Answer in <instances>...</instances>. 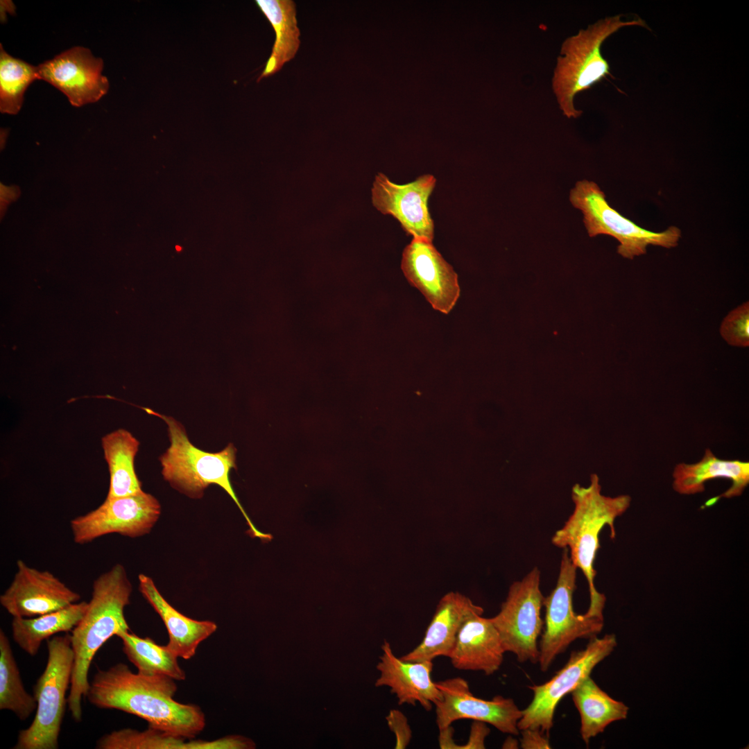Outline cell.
Here are the masks:
<instances>
[{
  "label": "cell",
  "mask_w": 749,
  "mask_h": 749,
  "mask_svg": "<svg viewBox=\"0 0 749 749\" xmlns=\"http://www.w3.org/2000/svg\"><path fill=\"white\" fill-rule=\"evenodd\" d=\"M589 639L584 649L571 653L565 665L549 680L528 687L533 696L531 703L522 710L517 722L519 731L538 729L549 734L553 725L556 709L562 698L590 675L594 668L610 655L617 644L614 634Z\"/></svg>",
  "instance_id": "10"
},
{
  "label": "cell",
  "mask_w": 749,
  "mask_h": 749,
  "mask_svg": "<svg viewBox=\"0 0 749 749\" xmlns=\"http://www.w3.org/2000/svg\"><path fill=\"white\" fill-rule=\"evenodd\" d=\"M439 746L442 749H452L456 748L457 745L453 739L454 730L451 725L439 730Z\"/></svg>",
  "instance_id": "34"
},
{
  "label": "cell",
  "mask_w": 749,
  "mask_h": 749,
  "mask_svg": "<svg viewBox=\"0 0 749 749\" xmlns=\"http://www.w3.org/2000/svg\"><path fill=\"white\" fill-rule=\"evenodd\" d=\"M175 248H176V250H177L178 251H180V250H181V249H182V248H181V247H180V246H176Z\"/></svg>",
  "instance_id": "36"
},
{
  "label": "cell",
  "mask_w": 749,
  "mask_h": 749,
  "mask_svg": "<svg viewBox=\"0 0 749 749\" xmlns=\"http://www.w3.org/2000/svg\"><path fill=\"white\" fill-rule=\"evenodd\" d=\"M169 734L150 728L144 731L122 729L102 736L97 741L98 749H197V740Z\"/></svg>",
  "instance_id": "29"
},
{
  "label": "cell",
  "mask_w": 749,
  "mask_h": 749,
  "mask_svg": "<svg viewBox=\"0 0 749 749\" xmlns=\"http://www.w3.org/2000/svg\"><path fill=\"white\" fill-rule=\"evenodd\" d=\"M175 680L164 675L133 673L124 663L98 670L86 695L102 709H115L146 721L148 726L169 734L191 739L205 726V716L193 704H182L173 696Z\"/></svg>",
  "instance_id": "1"
},
{
  "label": "cell",
  "mask_w": 749,
  "mask_h": 749,
  "mask_svg": "<svg viewBox=\"0 0 749 749\" xmlns=\"http://www.w3.org/2000/svg\"><path fill=\"white\" fill-rule=\"evenodd\" d=\"M436 182L433 175L427 174L413 182L398 184L379 173L373 182L372 202L383 214L397 219L403 230L413 239L432 242L434 223L428 201Z\"/></svg>",
  "instance_id": "13"
},
{
  "label": "cell",
  "mask_w": 749,
  "mask_h": 749,
  "mask_svg": "<svg viewBox=\"0 0 749 749\" xmlns=\"http://www.w3.org/2000/svg\"><path fill=\"white\" fill-rule=\"evenodd\" d=\"M48 658L34 686L36 714L31 725L19 732L15 749H57L64 715L66 692L71 685L74 652L70 635L46 639Z\"/></svg>",
  "instance_id": "6"
},
{
  "label": "cell",
  "mask_w": 749,
  "mask_h": 749,
  "mask_svg": "<svg viewBox=\"0 0 749 749\" xmlns=\"http://www.w3.org/2000/svg\"><path fill=\"white\" fill-rule=\"evenodd\" d=\"M483 609L467 596L450 592L439 601L422 642L400 658L411 662H433L439 656L449 657L458 633L470 617L483 613Z\"/></svg>",
  "instance_id": "17"
},
{
  "label": "cell",
  "mask_w": 749,
  "mask_h": 749,
  "mask_svg": "<svg viewBox=\"0 0 749 749\" xmlns=\"http://www.w3.org/2000/svg\"><path fill=\"white\" fill-rule=\"evenodd\" d=\"M401 268L435 310L445 314L451 311L460 296L458 275L432 242L413 239L404 249Z\"/></svg>",
  "instance_id": "16"
},
{
  "label": "cell",
  "mask_w": 749,
  "mask_h": 749,
  "mask_svg": "<svg viewBox=\"0 0 749 749\" xmlns=\"http://www.w3.org/2000/svg\"><path fill=\"white\" fill-rule=\"evenodd\" d=\"M160 513L158 500L144 490L125 497L106 498L96 509L70 521L73 540L76 544H85L112 533L140 537L150 533Z\"/></svg>",
  "instance_id": "11"
},
{
  "label": "cell",
  "mask_w": 749,
  "mask_h": 749,
  "mask_svg": "<svg viewBox=\"0 0 749 749\" xmlns=\"http://www.w3.org/2000/svg\"><path fill=\"white\" fill-rule=\"evenodd\" d=\"M518 744L517 740L512 737H508L504 741L502 748H517Z\"/></svg>",
  "instance_id": "35"
},
{
  "label": "cell",
  "mask_w": 749,
  "mask_h": 749,
  "mask_svg": "<svg viewBox=\"0 0 749 749\" xmlns=\"http://www.w3.org/2000/svg\"><path fill=\"white\" fill-rule=\"evenodd\" d=\"M621 17L600 19L562 42L553 71L552 89L560 110L567 118L576 119L582 114L574 106L576 95L610 75L609 64L601 54L603 42L623 27L645 26L642 19L624 21Z\"/></svg>",
  "instance_id": "4"
},
{
  "label": "cell",
  "mask_w": 749,
  "mask_h": 749,
  "mask_svg": "<svg viewBox=\"0 0 749 749\" xmlns=\"http://www.w3.org/2000/svg\"><path fill=\"white\" fill-rule=\"evenodd\" d=\"M39 80L37 67L8 54L0 47V110L17 114L21 107L24 94L34 80Z\"/></svg>",
  "instance_id": "28"
},
{
  "label": "cell",
  "mask_w": 749,
  "mask_h": 749,
  "mask_svg": "<svg viewBox=\"0 0 749 749\" xmlns=\"http://www.w3.org/2000/svg\"><path fill=\"white\" fill-rule=\"evenodd\" d=\"M727 479L732 485L724 493L710 499L705 506L714 504L721 497L732 498L742 494L749 483V463L739 460L717 458L709 449L703 457L693 464L679 463L673 472V490L680 494L691 495L705 490V483L714 479Z\"/></svg>",
  "instance_id": "20"
},
{
  "label": "cell",
  "mask_w": 749,
  "mask_h": 749,
  "mask_svg": "<svg viewBox=\"0 0 749 749\" xmlns=\"http://www.w3.org/2000/svg\"><path fill=\"white\" fill-rule=\"evenodd\" d=\"M132 591L125 568L116 564L94 580L85 613L71 630L74 657L67 703L76 722L82 719V698L89 689L88 672L94 655L110 637L130 630L124 609Z\"/></svg>",
  "instance_id": "2"
},
{
  "label": "cell",
  "mask_w": 749,
  "mask_h": 749,
  "mask_svg": "<svg viewBox=\"0 0 749 749\" xmlns=\"http://www.w3.org/2000/svg\"><path fill=\"white\" fill-rule=\"evenodd\" d=\"M723 338L732 346L749 345V303L746 302L732 310L723 318L720 329Z\"/></svg>",
  "instance_id": "30"
},
{
  "label": "cell",
  "mask_w": 749,
  "mask_h": 749,
  "mask_svg": "<svg viewBox=\"0 0 749 749\" xmlns=\"http://www.w3.org/2000/svg\"><path fill=\"white\" fill-rule=\"evenodd\" d=\"M383 655L377 669L380 677L376 687L388 686L398 699V704L415 705L419 703L427 711L432 703L442 698V694L431 677L433 662L405 661L396 657L390 643L384 641Z\"/></svg>",
  "instance_id": "18"
},
{
  "label": "cell",
  "mask_w": 749,
  "mask_h": 749,
  "mask_svg": "<svg viewBox=\"0 0 749 749\" xmlns=\"http://www.w3.org/2000/svg\"><path fill=\"white\" fill-rule=\"evenodd\" d=\"M540 571L534 567L510 587L497 615L490 618L506 652L519 662L538 661L537 639L544 621L541 609L544 597L540 590Z\"/></svg>",
  "instance_id": "9"
},
{
  "label": "cell",
  "mask_w": 749,
  "mask_h": 749,
  "mask_svg": "<svg viewBox=\"0 0 749 749\" xmlns=\"http://www.w3.org/2000/svg\"><path fill=\"white\" fill-rule=\"evenodd\" d=\"M574 509L564 526L551 538L557 547L567 548L571 562L580 569L587 581L589 605L604 608L605 596L599 592L594 585L596 574L594 563L600 548L599 535L605 526L610 531V537H615L614 521L629 508L631 498L621 494L605 496L601 492L599 476L591 475L587 487L575 485L571 491Z\"/></svg>",
  "instance_id": "3"
},
{
  "label": "cell",
  "mask_w": 749,
  "mask_h": 749,
  "mask_svg": "<svg viewBox=\"0 0 749 749\" xmlns=\"http://www.w3.org/2000/svg\"><path fill=\"white\" fill-rule=\"evenodd\" d=\"M520 746L524 749H549V734L538 729L527 728L521 730Z\"/></svg>",
  "instance_id": "32"
},
{
  "label": "cell",
  "mask_w": 749,
  "mask_h": 749,
  "mask_svg": "<svg viewBox=\"0 0 749 749\" xmlns=\"http://www.w3.org/2000/svg\"><path fill=\"white\" fill-rule=\"evenodd\" d=\"M506 653L490 618L476 614L461 626L448 657L454 668L492 675L498 671Z\"/></svg>",
  "instance_id": "19"
},
{
  "label": "cell",
  "mask_w": 749,
  "mask_h": 749,
  "mask_svg": "<svg viewBox=\"0 0 749 749\" xmlns=\"http://www.w3.org/2000/svg\"><path fill=\"white\" fill-rule=\"evenodd\" d=\"M570 694L580 714V732L587 745L592 738L603 732L610 723L627 717L628 707L610 697L590 675Z\"/></svg>",
  "instance_id": "22"
},
{
  "label": "cell",
  "mask_w": 749,
  "mask_h": 749,
  "mask_svg": "<svg viewBox=\"0 0 749 749\" xmlns=\"http://www.w3.org/2000/svg\"><path fill=\"white\" fill-rule=\"evenodd\" d=\"M571 205L580 209L590 237L605 234L619 242L617 252L624 258L645 255L649 245L665 248H675L681 237L680 230L670 226L656 232L642 228L610 206L603 191L593 181H578L570 191Z\"/></svg>",
  "instance_id": "8"
},
{
  "label": "cell",
  "mask_w": 749,
  "mask_h": 749,
  "mask_svg": "<svg viewBox=\"0 0 749 749\" xmlns=\"http://www.w3.org/2000/svg\"><path fill=\"white\" fill-rule=\"evenodd\" d=\"M138 578L140 592L166 628L169 639L166 647L178 657L189 660L193 657L198 645L216 630V624L183 615L165 600L152 578L142 574Z\"/></svg>",
  "instance_id": "21"
},
{
  "label": "cell",
  "mask_w": 749,
  "mask_h": 749,
  "mask_svg": "<svg viewBox=\"0 0 749 749\" xmlns=\"http://www.w3.org/2000/svg\"><path fill=\"white\" fill-rule=\"evenodd\" d=\"M80 595L49 571L17 561V571L0 596L1 606L13 617H34L77 603Z\"/></svg>",
  "instance_id": "15"
},
{
  "label": "cell",
  "mask_w": 749,
  "mask_h": 749,
  "mask_svg": "<svg viewBox=\"0 0 749 749\" xmlns=\"http://www.w3.org/2000/svg\"><path fill=\"white\" fill-rule=\"evenodd\" d=\"M388 725L396 737L395 748H406L409 744L412 732L406 716L399 710L391 709L386 717Z\"/></svg>",
  "instance_id": "31"
},
{
  "label": "cell",
  "mask_w": 749,
  "mask_h": 749,
  "mask_svg": "<svg viewBox=\"0 0 749 749\" xmlns=\"http://www.w3.org/2000/svg\"><path fill=\"white\" fill-rule=\"evenodd\" d=\"M442 698L434 703L438 730L451 725L460 719H472L490 724L503 733L518 735L517 722L522 715L510 698L494 696L492 700L476 697L468 682L454 678L436 682Z\"/></svg>",
  "instance_id": "12"
},
{
  "label": "cell",
  "mask_w": 749,
  "mask_h": 749,
  "mask_svg": "<svg viewBox=\"0 0 749 749\" xmlns=\"http://www.w3.org/2000/svg\"><path fill=\"white\" fill-rule=\"evenodd\" d=\"M489 733L490 730L485 723L474 721L468 741L464 745H457L456 749L485 748V739Z\"/></svg>",
  "instance_id": "33"
},
{
  "label": "cell",
  "mask_w": 749,
  "mask_h": 749,
  "mask_svg": "<svg viewBox=\"0 0 749 749\" xmlns=\"http://www.w3.org/2000/svg\"><path fill=\"white\" fill-rule=\"evenodd\" d=\"M118 637L123 642V651L138 673L148 676L164 675L175 680H184V671L178 662V657L166 646H160L150 637L141 638L129 631Z\"/></svg>",
  "instance_id": "26"
},
{
  "label": "cell",
  "mask_w": 749,
  "mask_h": 749,
  "mask_svg": "<svg viewBox=\"0 0 749 749\" xmlns=\"http://www.w3.org/2000/svg\"><path fill=\"white\" fill-rule=\"evenodd\" d=\"M256 3L268 19L275 33L271 54L257 81L279 71L293 59L300 44V30L296 9L291 0H257Z\"/></svg>",
  "instance_id": "25"
},
{
  "label": "cell",
  "mask_w": 749,
  "mask_h": 749,
  "mask_svg": "<svg viewBox=\"0 0 749 749\" xmlns=\"http://www.w3.org/2000/svg\"><path fill=\"white\" fill-rule=\"evenodd\" d=\"M37 708L34 696L23 685L10 643L0 630V709L12 711L21 721Z\"/></svg>",
  "instance_id": "27"
},
{
  "label": "cell",
  "mask_w": 749,
  "mask_h": 749,
  "mask_svg": "<svg viewBox=\"0 0 749 749\" xmlns=\"http://www.w3.org/2000/svg\"><path fill=\"white\" fill-rule=\"evenodd\" d=\"M87 608V602L80 601L34 617H13L12 638L22 650L34 656L44 640L59 632L71 631L83 617Z\"/></svg>",
  "instance_id": "24"
},
{
  "label": "cell",
  "mask_w": 749,
  "mask_h": 749,
  "mask_svg": "<svg viewBox=\"0 0 749 749\" xmlns=\"http://www.w3.org/2000/svg\"><path fill=\"white\" fill-rule=\"evenodd\" d=\"M577 569L568 549L564 548L556 585L543 601L545 628L539 643L537 661L542 671H546L556 657L574 641L591 639L603 629L602 613L587 609L585 613L578 614L574 610Z\"/></svg>",
  "instance_id": "7"
},
{
  "label": "cell",
  "mask_w": 749,
  "mask_h": 749,
  "mask_svg": "<svg viewBox=\"0 0 749 749\" xmlns=\"http://www.w3.org/2000/svg\"><path fill=\"white\" fill-rule=\"evenodd\" d=\"M161 417L168 426L170 446L160 457L162 474L172 487L191 498H200L211 484L222 488L242 511L251 529L257 535L233 490L230 472L236 469V449L230 443L223 450L211 453L195 447L182 424L173 417L144 408Z\"/></svg>",
  "instance_id": "5"
},
{
  "label": "cell",
  "mask_w": 749,
  "mask_h": 749,
  "mask_svg": "<svg viewBox=\"0 0 749 749\" xmlns=\"http://www.w3.org/2000/svg\"><path fill=\"white\" fill-rule=\"evenodd\" d=\"M103 62L89 49L76 46L37 66L38 79L62 92L76 107L98 101L108 91Z\"/></svg>",
  "instance_id": "14"
},
{
  "label": "cell",
  "mask_w": 749,
  "mask_h": 749,
  "mask_svg": "<svg viewBox=\"0 0 749 749\" xmlns=\"http://www.w3.org/2000/svg\"><path fill=\"white\" fill-rule=\"evenodd\" d=\"M101 445L110 472L106 498L125 497L143 490L135 470L138 440L128 431L119 429L105 435Z\"/></svg>",
  "instance_id": "23"
}]
</instances>
